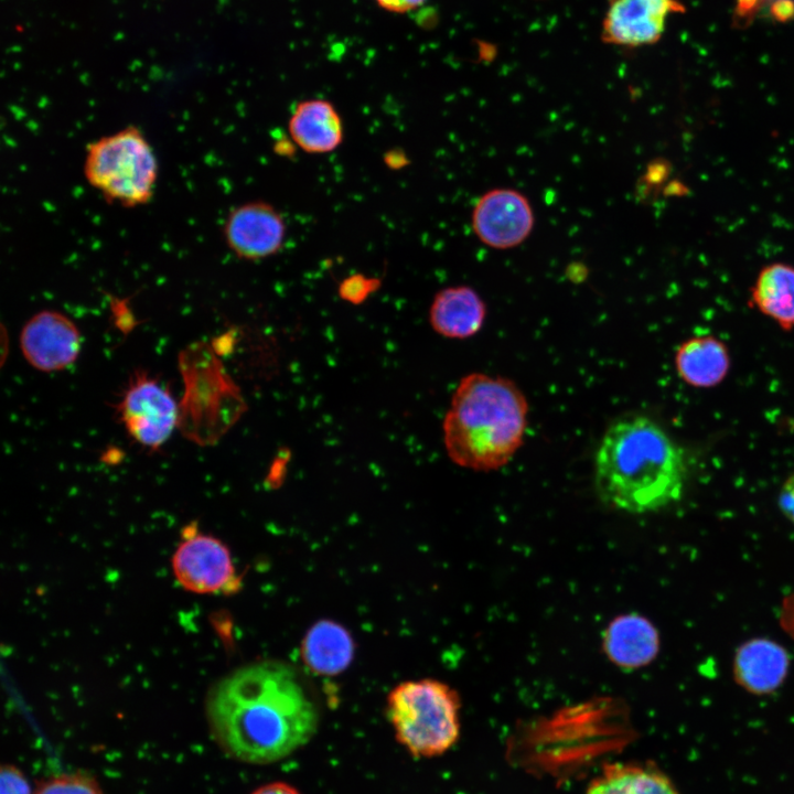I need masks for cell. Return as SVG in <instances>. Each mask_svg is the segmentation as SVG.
Wrapping results in <instances>:
<instances>
[{"mask_svg": "<svg viewBox=\"0 0 794 794\" xmlns=\"http://www.w3.org/2000/svg\"><path fill=\"white\" fill-rule=\"evenodd\" d=\"M382 9L394 13H406L420 7L425 0H373Z\"/></svg>", "mask_w": 794, "mask_h": 794, "instance_id": "cell-25", "label": "cell"}, {"mask_svg": "<svg viewBox=\"0 0 794 794\" xmlns=\"http://www.w3.org/2000/svg\"><path fill=\"white\" fill-rule=\"evenodd\" d=\"M379 286L377 279L366 278L363 275H353L344 279L339 288L341 298L351 303H361L369 297Z\"/></svg>", "mask_w": 794, "mask_h": 794, "instance_id": "cell-22", "label": "cell"}, {"mask_svg": "<svg viewBox=\"0 0 794 794\" xmlns=\"http://www.w3.org/2000/svg\"><path fill=\"white\" fill-rule=\"evenodd\" d=\"M287 224L272 204L250 201L230 210L223 236L229 250L240 259L261 260L278 254L286 240Z\"/></svg>", "mask_w": 794, "mask_h": 794, "instance_id": "cell-10", "label": "cell"}, {"mask_svg": "<svg viewBox=\"0 0 794 794\" xmlns=\"http://www.w3.org/2000/svg\"><path fill=\"white\" fill-rule=\"evenodd\" d=\"M678 376L697 388L717 386L727 376L730 356L723 342L712 335L694 336L683 342L675 355Z\"/></svg>", "mask_w": 794, "mask_h": 794, "instance_id": "cell-18", "label": "cell"}, {"mask_svg": "<svg viewBox=\"0 0 794 794\" xmlns=\"http://www.w3.org/2000/svg\"><path fill=\"white\" fill-rule=\"evenodd\" d=\"M658 646L656 629L637 614L613 620L604 637V647L610 659L625 668L646 665L656 656Z\"/></svg>", "mask_w": 794, "mask_h": 794, "instance_id": "cell-17", "label": "cell"}, {"mask_svg": "<svg viewBox=\"0 0 794 794\" xmlns=\"http://www.w3.org/2000/svg\"><path fill=\"white\" fill-rule=\"evenodd\" d=\"M178 361L184 385L178 428L190 441L213 446L239 420L247 409L246 401L208 343L189 344Z\"/></svg>", "mask_w": 794, "mask_h": 794, "instance_id": "cell-4", "label": "cell"}, {"mask_svg": "<svg viewBox=\"0 0 794 794\" xmlns=\"http://www.w3.org/2000/svg\"><path fill=\"white\" fill-rule=\"evenodd\" d=\"M486 305L468 286H452L438 291L429 309L432 329L449 339H466L483 326Z\"/></svg>", "mask_w": 794, "mask_h": 794, "instance_id": "cell-14", "label": "cell"}, {"mask_svg": "<svg viewBox=\"0 0 794 794\" xmlns=\"http://www.w3.org/2000/svg\"><path fill=\"white\" fill-rule=\"evenodd\" d=\"M779 506L784 516L794 525V472L786 479L780 491Z\"/></svg>", "mask_w": 794, "mask_h": 794, "instance_id": "cell-24", "label": "cell"}, {"mask_svg": "<svg viewBox=\"0 0 794 794\" xmlns=\"http://www.w3.org/2000/svg\"><path fill=\"white\" fill-rule=\"evenodd\" d=\"M83 171L105 201L131 208L152 198L159 165L144 133L130 125L88 143Z\"/></svg>", "mask_w": 794, "mask_h": 794, "instance_id": "cell-6", "label": "cell"}, {"mask_svg": "<svg viewBox=\"0 0 794 794\" xmlns=\"http://www.w3.org/2000/svg\"><path fill=\"white\" fill-rule=\"evenodd\" d=\"M0 794H31L24 774L17 766L11 764L1 766Z\"/></svg>", "mask_w": 794, "mask_h": 794, "instance_id": "cell-23", "label": "cell"}, {"mask_svg": "<svg viewBox=\"0 0 794 794\" xmlns=\"http://www.w3.org/2000/svg\"><path fill=\"white\" fill-rule=\"evenodd\" d=\"M534 212L527 197L508 187L493 189L475 203L471 224L476 237L494 249L522 244L532 233Z\"/></svg>", "mask_w": 794, "mask_h": 794, "instance_id": "cell-9", "label": "cell"}, {"mask_svg": "<svg viewBox=\"0 0 794 794\" xmlns=\"http://www.w3.org/2000/svg\"><path fill=\"white\" fill-rule=\"evenodd\" d=\"M587 794H678L670 779L652 763H615L594 777Z\"/></svg>", "mask_w": 794, "mask_h": 794, "instance_id": "cell-20", "label": "cell"}, {"mask_svg": "<svg viewBox=\"0 0 794 794\" xmlns=\"http://www.w3.org/2000/svg\"><path fill=\"white\" fill-rule=\"evenodd\" d=\"M683 451L654 420L618 419L605 430L594 458V486L607 505L629 513L659 509L684 490Z\"/></svg>", "mask_w": 794, "mask_h": 794, "instance_id": "cell-2", "label": "cell"}, {"mask_svg": "<svg viewBox=\"0 0 794 794\" xmlns=\"http://www.w3.org/2000/svg\"><path fill=\"white\" fill-rule=\"evenodd\" d=\"M752 304L784 331L794 328V266L773 262L763 267L751 289Z\"/></svg>", "mask_w": 794, "mask_h": 794, "instance_id": "cell-19", "label": "cell"}, {"mask_svg": "<svg viewBox=\"0 0 794 794\" xmlns=\"http://www.w3.org/2000/svg\"><path fill=\"white\" fill-rule=\"evenodd\" d=\"M787 668L786 651L766 639H754L741 645L733 664L739 685L758 695L776 689L783 683Z\"/></svg>", "mask_w": 794, "mask_h": 794, "instance_id": "cell-15", "label": "cell"}, {"mask_svg": "<svg viewBox=\"0 0 794 794\" xmlns=\"http://www.w3.org/2000/svg\"><path fill=\"white\" fill-rule=\"evenodd\" d=\"M81 333L65 314L43 310L24 324L20 346L25 360L43 372L61 371L73 364L81 351Z\"/></svg>", "mask_w": 794, "mask_h": 794, "instance_id": "cell-11", "label": "cell"}, {"mask_svg": "<svg viewBox=\"0 0 794 794\" xmlns=\"http://www.w3.org/2000/svg\"><path fill=\"white\" fill-rule=\"evenodd\" d=\"M288 132L293 143L310 154L333 152L344 138L343 121L337 109L322 98L298 103L288 120Z\"/></svg>", "mask_w": 794, "mask_h": 794, "instance_id": "cell-13", "label": "cell"}, {"mask_svg": "<svg viewBox=\"0 0 794 794\" xmlns=\"http://www.w3.org/2000/svg\"><path fill=\"white\" fill-rule=\"evenodd\" d=\"M528 404L511 379L484 373L461 378L442 422L452 462L474 471L507 464L523 443Z\"/></svg>", "mask_w": 794, "mask_h": 794, "instance_id": "cell-3", "label": "cell"}, {"mask_svg": "<svg viewBox=\"0 0 794 794\" xmlns=\"http://www.w3.org/2000/svg\"><path fill=\"white\" fill-rule=\"evenodd\" d=\"M386 716L396 740L416 758L441 755L460 736L459 695L437 679L398 684L387 696Z\"/></svg>", "mask_w": 794, "mask_h": 794, "instance_id": "cell-5", "label": "cell"}, {"mask_svg": "<svg viewBox=\"0 0 794 794\" xmlns=\"http://www.w3.org/2000/svg\"><path fill=\"white\" fill-rule=\"evenodd\" d=\"M171 566L176 582L192 593L228 596L242 587L227 545L200 532L195 522L182 529Z\"/></svg>", "mask_w": 794, "mask_h": 794, "instance_id": "cell-7", "label": "cell"}, {"mask_svg": "<svg viewBox=\"0 0 794 794\" xmlns=\"http://www.w3.org/2000/svg\"><path fill=\"white\" fill-rule=\"evenodd\" d=\"M116 408L130 437L151 450L160 448L179 425V403L143 372L133 375Z\"/></svg>", "mask_w": 794, "mask_h": 794, "instance_id": "cell-8", "label": "cell"}, {"mask_svg": "<svg viewBox=\"0 0 794 794\" xmlns=\"http://www.w3.org/2000/svg\"><path fill=\"white\" fill-rule=\"evenodd\" d=\"M685 11L680 0H610L602 21V40L627 47L654 44L668 15Z\"/></svg>", "mask_w": 794, "mask_h": 794, "instance_id": "cell-12", "label": "cell"}, {"mask_svg": "<svg viewBox=\"0 0 794 794\" xmlns=\"http://www.w3.org/2000/svg\"><path fill=\"white\" fill-rule=\"evenodd\" d=\"M251 794H300L292 785L285 782H272L255 790Z\"/></svg>", "mask_w": 794, "mask_h": 794, "instance_id": "cell-26", "label": "cell"}, {"mask_svg": "<svg viewBox=\"0 0 794 794\" xmlns=\"http://www.w3.org/2000/svg\"><path fill=\"white\" fill-rule=\"evenodd\" d=\"M34 794H104V792L92 776L72 773L41 782Z\"/></svg>", "mask_w": 794, "mask_h": 794, "instance_id": "cell-21", "label": "cell"}, {"mask_svg": "<svg viewBox=\"0 0 794 794\" xmlns=\"http://www.w3.org/2000/svg\"><path fill=\"white\" fill-rule=\"evenodd\" d=\"M211 734L229 757L279 761L316 732L318 709L300 674L280 661L244 665L216 682L205 699Z\"/></svg>", "mask_w": 794, "mask_h": 794, "instance_id": "cell-1", "label": "cell"}, {"mask_svg": "<svg viewBox=\"0 0 794 794\" xmlns=\"http://www.w3.org/2000/svg\"><path fill=\"white\" fill-rule=\"evenodd\" d=\"M301 659L314 674L333 676L345 670L354 656L351 633L332 620L315 622L305 633L300 647Z\"/></svg>", "mask_w": 794, "mask_h": 794, "instance_id": "cell-16", "label": "cell"}]
</instances>
